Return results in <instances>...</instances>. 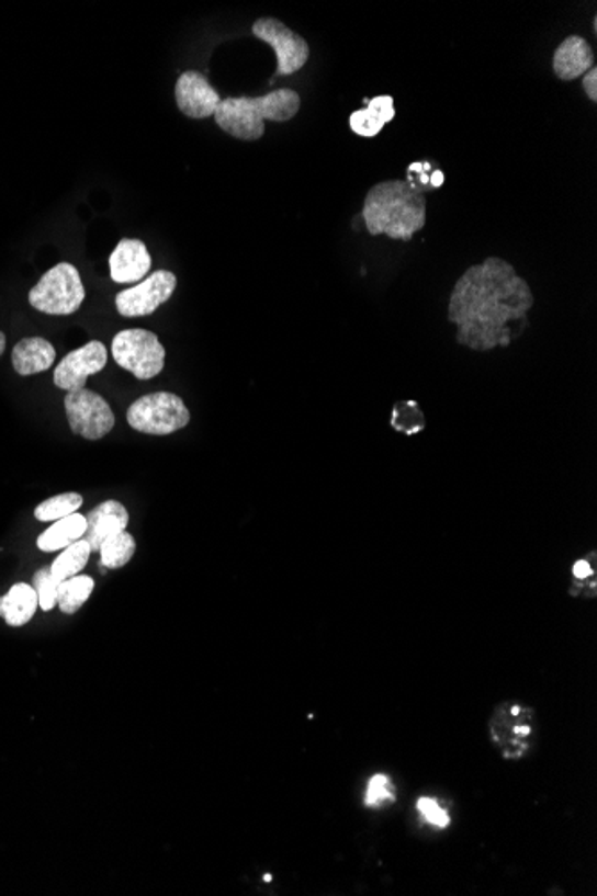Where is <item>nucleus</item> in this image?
Wrapping results in <instances>:
<instances>
[{"mask_svg": "<svg viewBox=\"0 0 597 896\" xmlns=\"http://www.w3.org/2000/svg\"><path fill=\"white\" fill-rule=\"evenodd\" d=\"M533 294L525 277L502 258H487L463 272L451 292L448 319L457 326L458 344L472 351L508 348L528 326Z\"/></svg>", "mask_w": 597, "mask_h": 896, "instance_id": "obj_1", "label": "nucleus"}, {"mask_svg": "<svg viewBox=\"0 0 597 896\" xmlns=\"http://www.w3.org/2000/svg\"><path fill=\"white\" fill-rule=\"evenodd\" d=\"M362 218L372 237L386 235L392 240L408 242L425 228V195L406 180L383 181L369 190Z\"/></svg>", "mask_w": 597, "mask_h": 896, "instance_id": "obj_2", "label": "nucleus"}, {"mask_svg": "<svg viewBox=\"0 0 597 896\" xmlns=\"http://www.w3.org/2000/svg\"><path fill=\"white\" fill-rule=\"evenodd\" d=\"M298 107V93L290 88H281L263 98L224 99L213 116L222 132L238 140L255 141L266 135V121H290L297 115Z\"/></svg>", "mask_w": 597, "mask_h": 896, "instance_id": "obj_3", "label": "nucleus"}, {"mask_svg": "<svg viewBox=\"0 0 597 896\" xmlns=\"http://www.w3.org/2000/svg\"><path fill=\"white\" fill-rule=\"evenodd\" d=\"M488 736L505 761L525 759L533 748V708L519 702L499 703L488 719Z\"/></svg>", "mask_w": 597, "mask_h": 896, "instance_id": "obj_4", "label": "nucleus"}, {"mask_svg": "<svg viewBox=\"0 0 597 896\" xmlns=\"http://www.w3.org/2000/svg\"><path fill=\"white\" fill-rule=\"evenodd\" d=\"M87 291L79 271L72 263H58L31 288L33 308L47 316H72L81 308Z\"/></svg>", "mask_w": 597, "mask_h": 896, "instance_id": "obj_5", "label": "nucleus"}, {"mask_svg": "<svg viewBox=\"0 0 597 896\" xmlns=\"http://www.w3.org/2000/svg\"><path fill=\"white\" fill-rule=\"evenodd\" d=\"M127 422L136 432L147 435H170L183 430L190 422V412L183 399L172 393L144 396L131 405Z\"/></svg>", "mask_w": 597, "mask_h": 896, "instance_id": "obj_6", "label": "nucleus"}, {"mask_svg": "<svg viewBox=\"0 0 597 896\" xmlns=\"http://www.w3.org/2000/svg\"><path fill=\"white\" fill-rule=\"evenodd\" d=\"M111 354L115 364L138 379L156 378L165 367L164 344L147 330H124L115 334Z\"/></svg>", "mask_w": 597, "mask_h": 896, "instance_id": "obj_7", "label": "nucleus"}, {"mask_svg": "<svg viewBox=\"0 0 597 896\" xmlns=\"http://www.w3.org/2000/svg\"><path fill=\"white\" fill-rule=\"evenodd\" d=\"M65 412L72 432L88 441H99L115 427V413L106 399L88 388L67 394Z\"/></svg>", "mask_w": 597, "mask_h": 896, "instance_id": "obj_8", "label": "nucleus"}, {"mask_svg": "<svg viewBox=\"0 0 597 896\" xmlns=\"http://www.w3.org/2000/svg\"><path fill=\"white\" fill-rule=\"evenodd\" d=\"M252 34L256 38L263 39L274 49L278 58L275 78L278 76H290L301 70L309 58V45L303 36H298L294 31L289 30L283 22L278 19L256 20L252 25Z\"/></svg>", "mask_w": 597, "mask_h": 896, "instance_id": "obj_9", "label": "nucleus"}, {"mask_svg": "<svg viewBox=\"0 0 597 896\" xmlns=\"http://www.w3.org/2000/svg\"><path fill=\"white\" fill-rule=\"evenodd\" d=\"M176 285L178 277L173 276L172 272H153L140 285L122 291L116 296V310L124 317L150 316L172 297Z\"/></svg>", "mask_w": 597, "mask_h": 896, "instance_id": "obj_10", "label": "nucleus"}, {"mask_svg": "<svg viewBox=\"0 0 597 896\" xmlns=\"http://www.w3.org/2000/svg\"><path fill=\"white\" fill-rule=\"evenodd\" d=\"M108 364L106 345L92 340L82 348L68 353L58 367L54 371V383L56 387L64 388L67 393L87 388V382L93 374L101 373Z\"/></svg>", "mask_w": 597, "mask_h": 896, "instance_id": "obj_11", "label": "nucleus"}, {"mask_svg": "<svg viewBox=\"0 0 597 896\" xmlns=\"http://www.w3.org/2000/svg\"><path fill=\"white\" fill-rule=\"evenodd\" d=\"M221 101L217 90L201 72L189 70V72L181 73V78L176 83L178 107L190 118L203 121L207 116L215 115Z\"/></svg>", "mask_w": 597, "mask_h": 896, "instance_id": "obj_12", "label": "nucleus"}, {"mask_svg": "<svg viewBox=\"0 0 597 896\" xmlns=\"http://www.w3.org/2000/svg\"><path fill=\"white\" fill-rule=\"evenodd\" d=\"M153 258L138 238H124L111 252V280L115 283H138L149 274Z\"/></svg>", "mask_w": 597, "mask_h": 896, "instance_id": "obj_13", "label": "nucleus"}, {"mask_svg": "<svg viewBox=\"0 0 597 896\" xmlns=\"http://www.w3.org/2000/svg\"><path fill=\"white\" fill-rule=\"evenodd\" d=\"M129 524V514L126 507L115 499L104 501L87 515V532L85 541L90 544L92 552H101V546L106 538L115 533L126 532Z\"/></svg>", "mask_w": 597, "mask_h": 896, "instance_id": "obj_14", "label": "nucleus"}, {"mask_svg": "<svg viewBox=\"0 0 597 896\" xmlns=\"http://www.w3.org/2000/svg\"><path fill=\"white\" fill-rule=\"evenodd\" d=\"M594 65V53L587 39L578 34L565 38L554 50L553 70L562 81L583 78Z\"/></svg>", "mask_w": 597, "mask_h": 896, "instance_id": "obj_15", "label": "nucleus"}, {"mask_svg": "<svg viewBox=\"0 0 597 896\" xmlns=\"http://www.w3.org/2000/svg\"><path fill=\"white\" fill-rule=\"evenodd\" d=\"M13 367L20 376H33L53 367L56 360V349L42 337H30L20 340L11 354Z\"/></svg>", "mask_w": 597, "mask_h": 896, "instance_id": "obj_16", "label": "nucleus"}, {"mask_svg": "<svg viewBox=\"0 0 597 896\" xmlns=\"http://www.w3.org/2000/svg\"><path fill=\"white\" fill-rule=\"evenodd\" d=\"M395 107L394 99L391 95H380L369 101V106L365 110H358L352 113L349 118L352 132L358 136H365V138H374L383 132V127L388 122L394 121Z\"/></svg>", "mask_w": 597, "mask_h": 896, "instance_id": "obj_17", "label": "nucleus"}, {"mask_svg": "<svg viewBox=\"0 0 597 896\" xmlns=\"http://www.w3.org/2000/svg\"><path fill=\"white\" fill-rule=\"evenodd\" d=\"M38 606V594L30 583H16L0 598V615L10 626L27 625Z\"/></svg>", "mask_w": 597, "mask_h": 896, "instance_id": "obj_18", "label": "nucleus"}, {"mask_svg": "<svg viewBox=\"0 0 597 896\" xmlns=\"http://www.w3.org/2000/svg\"><path fill=\"white\" fill-rule=\"evenodd\" d=\"M85 532H87V518L81 514L68 515V518L56 521L47 532L40 535L38 548L47 553L68 548L70 544L78 543Z\"/></svg>", "mask_w": 597, "mask_h": 896, "instance_id": "obj_19", "label": "nucleus"}, {"mask_svg": "<svg viewBox=\"0 0 597 896\" xmlns=\"http://www.w3.org/2000/svg\"><path fill=\"white\" fill-rule=\"evenodd\" d=\"M90 553H92V548L85 538H79L78 543L70 544L50 566L53 577L58 578L59 581L78 577L79 572L87 567Z\"/></svg>", "mask_w": 597, "mask_h": 896, "instance_id": "obj_20", "label": "nucleus"}, {"mask_svg": "<svg viewBox=\"0 0 597 896\" xmlns=\"http://www.w3.org/2000/svg\"><path fill=\"white\" fill-rule=\"evenodd\" d=\"M136 543L135 537L127 532L115 533L110 538L104 541L101 546V563L102 571L106 569H121V567L129 564L131 558L135 555Z\"/></svg>", "mask_w": 597, "mask_h": 896, "instance_id": "obj_21", "label": "nucleus"}, {"mask_svg": "<svg viewBox=\"0 0 597 896\" xmlns=\"http://www.w3.org/2000/svg\"><path fill=\"white\" fill-rule=\"evenodd\" d=\"M95 581L90 577H72L59 583L58 605L64 614H76L92 597Z\"/></svg>", "mask_w": 597, "mask_h": 896, "instance_id": "obj_22", "label": "nucleus"}, {"mask_svg": "<svg viewBox=\"0 0 597 896\" xmlns=\"http://www.w3.org/2000/svg\"><path fill=\"white\" fill-rule=\"evenodd\" d=\"M82 507V496L76 492H65V495L54 496L44 503H40L34 510V518L47 523V521H59L76 514Z\"/></svg>", "mask_w": 597, "mask_h": 896, "instance_id": "obj_23", "label": "nucleus"}, {"mask_svg": "<svg viewBox=\"0 0 597 896\" xmlns=\"http://www.w3.org/2000/svg\"><path fill=\"white\" fill-rule=\"evenodd\" d=\"M397 799V790L386 773H376L367 782L363 805L369 809H381L383 805L394 804Z\"/></svg>", "mask_w": 597, "mask_h": 896, "instance_id": "obj_24", "label": "nucleus"}, {"mask_svg": "<svg viewBox=\"0 0 597 896\" xmlns=\"http://www.w3.org/2000/svg\"><path fill=\"white\" fill-rule=\"evenodd\" d=\"M392 427L406 435L419 433L425 428V416L420 412L419 405L414 401L397 402L392 416Z\"/></svg>", "mask_w": 597, "mask_h": 896, "instance_id": "obj_25", "label": "nucleus"}, {"mask_svg": "<svg viewBox=\"0 0 597 896\" xmlns=\"http://www.w3.org/2000/svg\"><path fill=\"white\" fill-rule=\"evenodd\" d=\"M415 809L419 813L420 819L433 829L443 830L451 825V814L448 807L435 796H420L415 804Z\"/></svg>", "mask_w": 597, "mask_h": 896, "instance_id": "obj_26", "label": "nucleus"}, {"mask_svg": "<svg viewBox=\"0 0 597 896\" xmlns=\"http://www.w3.org/2000/svg\"><path fill=\"white\" fill-rule=\"evenodd\" d=\"M33 583L34 591L38 594L40 609H44L45 612L53 611L56 603H58L59 583L61 581L53 577L50 567L48 569L44 567V569L34 572Z\"/></svg>", "mask_w": 597, "mask_h": 896, "instance_id": "obj_27", "label": "nucleus"}, {"mask_svg": "<svg viewBox=\"0 0 597 896\" xmlns=\"http://www.w3.org/2000/svg\"><path fill=\"white\" fill-rule=\"evenodd\" d=\"M583 88H585V92H587L588 99L590 101H597V68L593 67L588 70L585 76H583Z\"/></svg>", "mask_w": 597, "mask_h": 896, "instance_id": "obj_28", "label": "nucleus"}, {"mask_svg": "<svg viewBox=\"0 0 597 896\" xmlns=\"http://www.w3.org/2000/svg\"><path fill=\"white\" fill-rule=\"evenodd\" d=\"M574 578L578 581L590 580L594 581V567L587 560H578L573 567Z\"/></svg>", "mask_w": 597, "mask_h": 896, "instance_id": "obj_29", "label": "nucleus"}, {"mask_svg": "<svg viewBox=\"0 0 597 896\" xmlns=\"http://www.w3.org/2000/svg\"><path fill=\"white\" fill-rule=\"evenodd\" d=\"M5 349V334L0 331V354L4 353Z\"/></svg>", "mask_w": 597, "mask_h": 896, "instance_id": "obj_30", "label": "nucleus"}]
</instances>
